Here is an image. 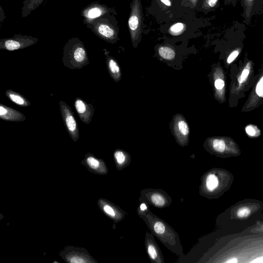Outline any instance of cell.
I'll return each mask as SVG.
<instances>
[{"instance_id":"19","label":"cell","mask_w":263,"mask_h":263,"mask_svg":"<svg viewBox=\"0 0 263 263\" xmlns=\"http://www.w3.org/2000/svg\"><path fill=\"white\" fill-rule=\"evenodd\" d=\"M157 51L160 58L166 61L173 60L176 55L174 48L168 45H159Z\"/></svg>"},{"instance_id":"21","label":"cell","mask_w":263,"mask_h":263,"mask_svg":"<svg viewBox=\"0 0 263 263\" xmlns=\"http://www.w3.org/2000/svg\"><path fill=\"white\" fill-rule=\"evenodd\" d=\"M219 0H199L201 8L205 12L215 9L219 5Z\"/></svg>"},{"instance_id":"8","label":"cell","mask_w":263,"mask_h":263,"mask_svg":"<svg viewBox=\"0 0 263 263\" xmlns=\"http://www.w3.org/2000/svg\"><path fill=\"white\" fill-rule=\"evenodd\" d=\"M220 186V179L217 172L211 170L205 173L201 178L199 194L207 198L215 195Z\"/></svg>"},{"instance_id":"6","label":"cell","mask_w":263,"mask_h":263,"mask_svg":"<svg viewBox=\"0 0 263 263\" xmlns=\"http://www.w3.org/2000/svg\"><path fill=\"white\" fill-rule=\"evenodd\" d=\"M170 127L176 142L181 147L187 145L190 128L184 117L181 114L175 115L170 124Z\"/></svg>"},{"instance_id":"22","label":"cell","mask_w":263,"mask_h":263,"mask_svg":"<svg viewBox=\"0 0 263 263\" xmlns=\"http://www.w3.org/2000/svg\"><path fill=\"white\" fill-rule=\"evenodd\" d=\"M186 29V25L182 22H177L172 25L169 29L168 32L172 35L178 36L182 34Z\"/></svg>"},{"instance_id":"3","label":"cell","mask_w":263,"mask_h":263,"mask_svg":"<svg viewBox=\"0 0 263 263\" xmlns=\"http://www.w3.org/2000/svg\"><path fill=\"white\" fill-rule=\"evenodd\" d=\"M111 17L110 14L106 15L85 24L98 37L114 44L118 40V29Z\"/></svg>"},{"instance_id":"17","label":"cell","mask_w":263,"mask_h":263,"mask_svg":"<svg viewBox=\"0 0 263 263\" xmlns=\"http://www.w3.org/2000/svg\"><path fill=\"white\" fill-rule=\"evenodd\" d=\"M6 96L12 102L21 107H28L31 103L25 96L13 90L8 89L5 93Z\"/></svg>"},{"instance_id":"9","label":"cell","mask_w":263,"mask_h":263,"mask_svg":"<svg viewBox=\"0 0 263 263\" xmlns=\"http://www.w3.org/2000/svg\"><path fill=\"white\" fill-rule=\"evenodd\" d=\"M60 110L64 126L70 138L76 142L79 138V129L70 106L63 101L59 102Z\"/></svg>"},{"instance_id":"20","label":"cell","mask_w":263,"mask_h":263,"mask_svg":"<svg viewBox=\"0 0 263 263\" xmlns=\"http://www.w3.org/2000/svg\"><path fill=\"white\" fill-rule=\"evenodd\" d=\"M44 0H24L21 11L23 17H27L31 12L37 8Z\"/></svg>"},{"instance_id":"35","label":"cell","mask_w":263,"mask_h":263,"mask_svg":"<svg viewBox=\"0 0 263 263\" xmlns=\"http://www.w3.org/2000/svg\"><path fill=\"white\" fill-rule=\"evenodd\" d=\"M190 4H191L193 7L196 6L199 3V0H187Z\"/></svg>"},{"instance_id":"29","label":"cell","mask_w":263,"mask_h":263,"mask_svg":"<svg viewBox=\"0 0 263 263\" xmlns=\"http://www.w3.org/2000/svg\"><path fill=\"white\" fill-rule=\"evenodd\" d=\"M224 86V81L219 78H216L214 81V86L217 90H221Z\"/></svg>"},{"instance_id":"27","label":"cell","mask_w":263,"mask_h":263,"mask_svg":"<svg viewBox=\"0 0 263 263\" xmlns=\"http://www.w3.org/2000/svg\"><path fill=\"white\" fill-rule=\"evenodd\" d=\"M256 93L260 97H263V77L258 82L255 89Z\"/></svg>"},{"instance_id":"1","label":"cell","mask_w":263,"mask_h":263,"mask_svg":"<svg viewBox=\"0 0 263 263\" xmlns=\"http://www.w3.org/2000/svg\"><path fill=\"white\" fill-rule=\"evenodd\" d=\"M141 218L144 220L151 233L166 248L177 256H183V247L179 235L171 226L151 211Z\"/></svg>"},{"instance_id":"34","label":"cell","mask_w":263,"mask_h":263,"mask_svg":"<svg viewBox=\"0 0 263 263\" xmlns=\"http://www.w3.org/2000/svg\"><path fill=\"white\" fill-rule=\"evenodd\" d=\"M225 262L227 263H236L238 262V260L237 258L233 257L229 259Z\"/></svg>"},{"instance_id":"7","label":"cell","mask_w":263,"mask_h":263,"mask_svg":"<svg viewBox=\"0 0 263 263\" xmlns=\"http://www.w3.org/2000/svg\"><path fill=\"white\" fill-rule=\"evenodd\" d=\"M39 39L35 37L15 34L11 37L0 40V49L8 51L23 49L36 43Z\"/></svg>"},{"instance_id":"24","label":"cell","mask_w":263,"mask_h":263,"mask_svg":"<svg viewBox=\"0 0 263 263\" xmlns=\"http://www.w3.org/2000/svg\"><path fill=\"white\" fill-rule=\"evenodd\" d=\"M251 214V210L248 207H241L236 212L237 216L240 218L248 217Z\"/></svg>"},{"instance_id":"28","label":"cell","mask_w":263,"mask_h":263,"mask_svg":"<svg viewBox=\"0 0 263 263\" xmlns=\"http://www.w3.org/2000/svg\"><path fill=\"white\" fill-rule=\"evenodd\" d=\"M160 6L165 9H170L173 7L172 0H157Z\"/></svg>"},{"instance_id":"36","label":"cell","mask_w":263,"mask_h":263,"mask_svg":"<svg viewBox=\"0 0 263 263\" xmlns=\"http://www.w3.org/2000/svg\"><path fill=\"white\" fill-rule=\"evenodd\" d=\"M262 229H263V226H262Z\"/></svg>"},{"instance_id":"31","label":"cell","mask_w":263,"mask_h":263,"mask_svg":"<svg viewBox=\"0 0 263 263\" xmlns=\"http://www.w3.org/2000/svg\"><path fill=\"white\" fill-rule=\"evenodd\" d=\"M239 54V51L238 50H234L232 51L230 54L229 55L228 59H227V62L228 63H232L235 59L236 58L238 55Z\"/></svg>"},{"instance_id":"16","label":"cell","mask_w":263,"mask_h":263,"mask_svg":"<svg viewBox=\"0 0 263 263\" xmlns=\"http://www.w3.org/2000/svg\"><path fill=\"white\" fill-rule=\"evenodd\" d=\"M114 156L117 167L119 170H123L130 163V155L123 149H116L114 153Z\"/></svg>"},{"instance_id":"11","label":"cell","mask_w":263,"mask_h":263,"mask_svg":"<svg viewBox=\"0 0 263 263\" xmlns=\"http://www.w3.org/2000/svg\"><path fill=\"white\" fill-rule=\"evenodd\" d=\"M111 12V8L95 2L85 8L81 14L84 18V23L86 24L97 18L110 14Z\"/></svg>"},{"instance_id":"12","label":"cell","mask_w":263,"mask_h":263,"mask_svg":"<svg viewBox=\"0 0 263 263\" xmlns=\"http://www.w3.org/2000/svg\"><path fill=\"white\" fill-rule=\"evenodd\" d=\"M145 247L148 258L154 263H164L163 254L157 243L154 235L146 232L145 238Z\"/></svg>"},{"instance_id":"23","label":"cell","mask_w":263,"mask_h":263,"mask_svg":"<svg viewBox=\"0 0 263 263\" xmlns=\"http://www.w3.org/2000/svg\"><path fill=\"white\" fill-rule=\"evenodd\" d=\"M149 204L144 201H140V203L137 208V214L141 218L146 215L150 211Z\"/></svg>"},{"instance_id":"32","label":"cell","mask_w":263,"mask_h":263,"mask_svg":"<svg viewBox=\"0 0 263 263\" xmlns=\"http://www.w3.org/2000/svg\"><path fill=\"white\" fill-rule=\"evenodd\" d=\"M241 0H224V4L227 6H235L238 2Z\"/></svg>"},{"instance_id":"2","label":"cell","mask_w":263,"mask_h":263,"mask_svg":"<svg viewBox=\"0 0 263 263\" xmlns=\"http://www.w3.org/2000/svg\"><path fill=\"white\" fill-rule=\"evenodd\" d=\"M62 60L64 65L70 69H80L89 64L82 41L76 37L68 40L63 47Z\"/></svg>"},{"instance_id":"26","label":"cell","mask_w":263,"mask_h":263,"mask_svg":"<svg viewBox=\"0 0 263 263\" xmlns=\"http://www.w3.org/2000/svg\"><path fill=\"white\" fill-rule=\"evenodd\" d=\"M86 161L88 165L92 168H97L100 166V162L92 156L87 158Z\"/></svg>"},{"instance_id":"25","label":"cell","mask_w":263,"mask_h":263,"mask_svg":"<svg viewBox=\"0 0 263 263\" xmlns=\"http://www.w3.org/2000/svg\"><path fill=\"white\" fill-rule=\"evenodd\" d=\"M246 132L248 135L252 137L257 136L260 133L258 129L253 125H248L246 127Z\"/></svg>"},{"instance_id":"18","label":"cell","mask_w":263,"mask_h":263,"mask_svg":"<svg viewBox=\"0 0 263 263\" xmlns=\"http://www.w3.org/2000/svg\"><path fill=\"white\" fill-rule=\"evenodd\" d=\"M103 211L115 221H120L125 217L126 213L122 209L112 204H105Z\"/></svg>"},{"instance_id":"5","label":"cell","mask_w":263,"mask_h":263,"mask_svg":"<svg viewBox=\"0 0 263 263\" xmlns=\"http://www.w3.org/2000/svg\"><path fill=\"white\" fill-rule=\"evenodd\" d=\"M139 201H144L159 209L168 207L172 202L171 196L160 189L147 188L140 192Z\"/></svg>"},{"instance_id":"13","label":"cell","mask_w":263,"mask_h":263,"mask_svg":"<svg viewBox=\"0 0 263 263\" xmlns=\"http://www.w3.org/2000/svg\"><path fill=\"white\" fill-rule=\"evenodd\" d=\"M74 106L81 121L85 124L90 123L95 110L93 105L77 97L75 99Z\"/></svg>"},{"instance_id":"33","label":"cell","mask_w":263,"mask_h":263,"mask_svg":"<svg viewBox=\"0 0 263 263\" xmlns=\"http://www.w3.org/2000/svg\"><path fill=\"white\" fill-rule=\"evenodd\" d=\"M71 262H85L84 260H83V259L79 257H73L71 259L70 261Z\"/></svg>"},{"instance_id":"4","label":"cell","mask_w":263,"mask_h":263,"mask_svg":"<svg viewBox=\"0 0 263 263\" xmlns=\"http://www.w3.org/2000/svg\"><path fill=\"white\" fill-rule=\"evenodd\" d=\"M130 7L128 27L133 45L136 48L141 40L142 33L143 16L140 0H133Z\"/></svg>"},{"instance_id":"10","label":"cell","mask_w":263,"mask_h":263,"mask_svg":"<svg viewBox=\"0 0 263 263\" xmlns=\"http://www.w3.org/2000/svg\"><path fill=\"white\" fill-rule=\"evenodd\" d=\"M243 23L249 25L253 17L263 13V0H241Z\"/></svg>"},{"instance_id":"30","label":"cell","mask_w":263,"mask_h":263,"mask_svg":"<svg viewBox=\"0 0 263 263\" xmlns=\"http://www.w3.org/2000/svg\"><path fill=\"white\" fill-rule=\"evenodd\" d=\"M249 72H250L249 69L247 68V67L246 68H245L243 70L240 76L239 77V78L238 79V82L239 83H243L246 80V79L247 78V77L249 74Z\"/></svg>"},{"instance_id":"15","label":"cell","mask_w":263,"mask_h":263,"mask_svg":"<svg viewBox=\"0 0 263 263\" xmlns=\"http://www.w3.org/2000/svg\"><path fill=\"white\" fill-rule=\"evenodd\" d=\"M106 63L110 77L115 82H119L121 78L122 73L117 61L115 58L107 54L106 56Z\"/></svg>"},{"instance_id":"14","label":"cell","mask_w":263,"mask_h":263,"mask_svg":"<svg viewBox=\"0 0 263 263\" xmlns=\"http://www.w3.org/2000/svg\"><path fill=\"white\" fill-rule=\"evenodd\" d=\"M0 118L12 122H22L26 120V117L22 112L2 103L0 104Z\"/></svg>"}]
</instances>
